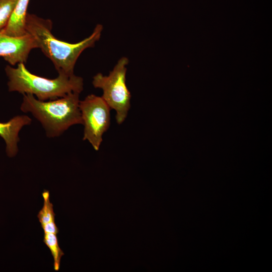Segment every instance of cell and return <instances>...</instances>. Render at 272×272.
<instances>
[{
  "label": "cell",
  "mask_w": 272,
  "mask_h": 272,
  "mask_svg": "<svg viewBox=\"0 0 272 272\" xmlns=\"http://www.w3.org/2000/svg\"><path fill=\"white\" fill-rule=\"evenodd\" d=\"M43 242L49 248L54 260V269H59L60 260L64 253L59 247L57 234L52 233H44Z\"/></svg>",
  "instance_id": "10"
},
{
  "label": "cell",
  "mask_w": 272,
  "mask_h": 272,
  "mask_svg": "<svg viewBox=\"0 0 272 272\" xmlns=\"http://www.w3.org/2000/svg\"><path fill=\"white\" fill-rule=\"evenodd\" d=\"M79 93L72 92L58 99L41 101L34 95L23 94L20 109L38 120L49 138L60 136L70 126L82 124Z\"/></svg>",
  "instance_id": "2"
},
{
  "label": "cell",
  "mask_w": 272,
  "mask_h": 272,
  "mask_svg": "<svg viewBox=\"0 0 272 272\" xmlns=\"http://www.w3.org/2000/svg\"><path fill=\"white\" fill-rule=\"evenodd\" d=\"M79 107L84 126L83 140L99 150L103 134L110 124L111 108L102 98L94 94L80 101Z\"/></svg>",
  "instance_id": "5"
},
{
  "label": "cell",
  "mask_w": 272,
  "mask_h": 272,
  "mask_svg": "<svg viewBox=\"0 0 272 272\" xmlns=\"http://www.w3.org/2000/svg\"><path fill=\"white\" fill-rule=\"evenodd\" d=\"M52 22L33 15L27 14L25 29L35 40L38 48L53 63L58 73L72 75L76 62L86 48L94 46L101 37L103 26L98 24L87 38L76 43L59 40L51 33Z\"/></svg>",
  "instance_id": "1"
},
{
  "label": "cell",
  "mask_w": 272,
  "mask_h": 272,
  "mask_svg": "<svg viewBox=\"0 0 272 272\" xmlns=\"http://www.w3.org/2000/svg\"><path fill=\"white\" fill-rule=\"evenodd\" d=\"M128 63V58L123 57L108 76L98 73L94 76L92 81L95 88L102 90L101 97L111 109L115 111L116 120L119 124L124 122L130 107L131 95L126 85Z\"/></svg>",
  "instance_id": "4"
},
{
  "label": "cell",
  "mask_w": 272,
  "mask_h": 272,
  "mask_svg": "<svg viewBox=\"0 0 272 272\" xmlns=\"http://www.w3.org/2000/svg\"><path fill=\"white\" fill-rule=\"evenodd\" d=\"M2 1V0H0V3H1Z\"/></svg>",
  "instance_id": "12"
},
{
  "label": "cell",
  "mask_w": 272,
  "mask_h": 272,
  "mask_svg": "<svg viewBox=\"0 0 272 272\" xmlns=\"http://www.w3.org/2000/svg\"><path fill=\"white\" fill-rule=\"evenodd\" d=\"M43 199V206L37 215V218L41 228L45 226H51L55 225L53 206L50 202L49 192L44 190L42 193Z\"/></svg>",
  "instance_id": "9"
},
{
  "label": "cell",
  "mask_w": 272,
  "mask_h": 272,
  "mask_svg": "<svg viewBox=\"0 0 272 272\" xmlns=\"http://www.w3.org/2000/svg\"><path fill=\"white\" fill-rule=\"evenodd\" d=\"M29 1H17L10 20L3 28L6 34L13 36H21L27 33L25 25Z\"/></svg>",
  "instance_id": "8"
},
{
  "label": "cell",
  "mask_w": 272,
  "mask_h": 272,
  "mask_svg": "<svg viewBox=\"0 0 272 272\" xmlns=\"http://www.w3.org/2000/svg\"><path fill=\"white\" fill-rule=\"evenodd\" d=\"M17 0H2L0 3V30L8 24Z\"/></svg>",
  "instance_id": "11"
},
{
  "label": "cell",
  "mask_w": 272,
  "mask_h": 272,
  "mask_svg": "<svg viewBox=\"0 0 272 272\" xmlns=\"http://www.w3.org/2000/svg\"><path fill=\"white\" fill-rule=\"evenodd\" d=\"M32 119L25 115H17L7 122H0V136L4 140L6 153L9 157H13L18 152L19 133L25 125H29Z\"/></svg>",
  "instance_id": "7"
},
{
  "label": "cell",
  "mask_w": 272,
  "mask_h": 272,
  "mask_svg": "<svg viewBox=\"0 0 272 272\" xmlns=\"http://www.w3.org/2000/svg\"><path fill=\"white\" fill-rule=\"evenodd\" d=\"M38 48L33 37L27 33L21 36H13L0 30V56L12 65L24 63L29 54L34 48Z\"/></svg>",
  "instance_id": "6"
},
{
  "label": "cell",
  "mask_w": 272,
  "mask_h": 272,
  "mask_svg": "<svg viewBox=\"0 0 272 272\" xmlns=\"http://www.w3.org/2000/svg\"><path fill=\"white\" fill-rule=\"evenodd\" d=\"M5 72L10 92L32 94L41 101L55 100L72 92L81 93L83 90V78L74 74L59 73L55 79H47L32 74L24 63H18L17 67L7 65Z\"/></svg>",
  "instance_id": "3"
}]
</instances>
